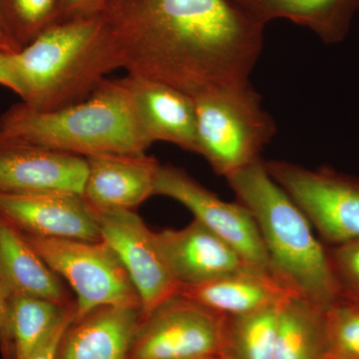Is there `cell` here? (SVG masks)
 I'll use <instances>...</instances> for the list:
<instances>
[{
    "mask_svg": "<svg viewBox=\"0 0 359 359\" xmlns=\"http://www.w3.org/2000/svg\"><path fill=\"white\" fill-rule=\"evenodd\" d=\"M280 304L245 316H226L223 354L230 359H275Z\"/></svg>",
    "mask_w": 359,
    "mask_h": 359,
    "instance_id": "obj_22",
    "label": "cell"
},
{
    "mask_svg": "<svg viewBox=\"0 0 359 359\" xmlns=\"http://www.w3.org/2000/svg\"><path fill=\"white\" fill-rule=\"evenodd\" d=\"M195 101L198 154L224 178L259 159L276 126L252 85L205 92Z\"/></svg>",
    "mask_w": 359,
    "mask_h": 359,
    "instance_id": "obj_5",
    "label": "cell"
},
{
    "mask_svg": "<svg viewBox=\"0 0 359 359\" xmlns=\"http://www.w3.org/2000/svg\"><path fill=\"white\" fill-rule=\"evenodd\" d=\"M226 316L176 294L141 318L129 359H216L224 349Z\"/></svg>",
    "mask_w": 359,
    "mask_h": 359,
    "instance_id": "obj_7",
    "label": "cell"
},
{
    "mask_svg": "<svg viewBox=\"0 0 359 359\" xmlns=\"http://www.w3.org/2000/svg\"><path fill=\"white\" fill-rule=\"evenodd\" d=\"M82 197L96 211L134 210L155 195L160 164L146 154H106L86 158Z\"/></svg>",
    "mask_w": 359,
    "mask_h": 359,
    "instance_id": "obj_14",
    "label": "cell"
},
{
    "mask_svg": "<svg viewBox=\"0 0 359 359\" xmlns=\"http://www.w3.org/2000/svg\"><path fill=\"white\" fill-rule=\"evenodd\" d=\"M0 273L11 294H25L75 306L62 278L49 268L25 233L0 217Z\"/></svg>",
    "mask_w": 359,
    "mask_h": 359,
    "instance_id": "obj_18",
    "label": "cell"
},
{
    "mask_svg": "<svg viewBox=\"0 0 359 359\" xmlns=\"http://www.w3.org/2000/svg\"><path fill=\"white\" fill-rule=\"evenodd\" d=\"M264 25L287 20L309 28L325 43L342 41L349 32L359 0H235Z\"/></svg>",
    "mask_w": 359,
    "mask_h": 359,
    "instance_id": "obj_19",
    "label": "cell"
},
{
    "mask_svg": "<svg viewBox=\"0 0 359 359\" xmlns=\"http://www.w3.org/2000/svg\"><path fill=\"white\" fill-rule=\"evenodd\" d=\"M11 292L0 273V353L2 359H14L13 334L9 318Z\"/></svg>",
    "mask_w": 359,
    "mask_h": 359,
    "instance_id": "obj_26",
    "label": "cell"
},
{
    "mask_svg": "<svg viewBox=\"0 0 359 359\" xmlns=\"http://www.w3.org/2000/svg\"><path fill=\"white\" fill-rule=\"evenodd\" d=\"M327 254L340 299L359 304V240L330 245Z\"/></svg>",
    "mask_w": 359,
    "mask_h": 359,
    "instance_id": "obj_25",
    "label": "cell"
},
{
    "mask_svg": "<svg viewBox=\"0 0 359 359\" xmlns=\"http://www.w3.org/2000/svg\"><path fill=\"white\" fill-rule=\"evenodd\" d=\"M222 359H230V358H229L228 356L224 355V354H223V355H222Z\"/></svg>",
    "mask_w": 359,
    "mask_h": 359,
    "instance_id": "obj_32",
    "label": "cell"
},
{
    "mask_svg": "<svg viewBox=\"0 0 359 359\" xmlns=\"http://www.w3.org/2000/svg\"><path fill=\"white\" fill-rule=\"evenodd\" d=\"M9 55L11 54L0 52V85L13 90L15 93V84H14L13 75H11Z\"/></svg>",
    "mask_w": 359,
    "mask_h": 359,
    "instance_id": "obj_29",
    "label": "cell"
},
{
    "mask_svg": "<svg viewBox=\"0 0 359 359\" xmlns=\"http://www.w3.org/2000/svg\"><path fill=\"white\" fill-rule=\"evenodd\" d=\"M86 158L0 137V193L83 194Z\"/></svg>",
    "mask_w": 359,
    "mask_h": 359,
    "instance_id": "obj_11",
    "label": "cell"
},
{
    "mask_svg": "<svg viewBox=\"0 0 359 359\" xmlns=\"http://www.w3.org/2000/svg\"><path fill=\"white\" fill-rule=\"evenodd\" d=\"M141 320V306H105L72 321L55 359H129Z\"/></svg>",
    "mask_w": 359,
    "mask_h": 359,
    "instance_id": "obj_17",
    "label": "cell"
},
{
    "mask_svg": "<svg viewBox=\"0 0 359 359\" xmlns=\"http://www.w3.org/2000/svg\"><path fill=\"white\" fill-rule=\"evenodd\" d=\"M70 308L25 294H11L9 318L13 334L14 359H29L48 339Z\"/></svg>",
    "mask_w": 359,
    "mask_h": 359,
    "instance_id": "obj_21",
    "label": "cell"
},
{
    "mask_svg": "<svg viewBox=\"0 0 359 359\" xmlns=\"http://www.w3.org/2000/svg\"><path fill=\"white\" fill-rule=\"evenodd\" d=\"M101 238L114 250L133 283L141 302V318L174 295L180 285L150 231L134 210L96 211Z\"/></svg>",
    "mask_w": 359,
    "mask_h": 359,
    "instance_id": "obj_10",
    "label": "cell"
},
{
    "mask_svg": "<svg viewBox=\"0 0 359 359\" xmlns=\"http://www.w3.org/2000/svg\"><path fill=\"white\" fill-rule=\"evenodd\" d=\"M328 351L325 309L297 292L285 299L278 311L275 359H325Z\"/></svg>",
    "mask_w": 359,
    "mask_h": 359,
    "instance_id": "obj_20",
    "label": "cell"
},
{
    "mask_svg": "<svg viewBox=\"0 0 359 359\" xmlns=\"http://www.w3.org/2000/svg\"><path fill=\"white\" fill-rule=\"evenodd\" d=\"M266 167L328 245L359 240V179L287 161H269Z\"/></svg>",
    "mask_w": 359,
    "mask_h": 359,
    "instance_id": "obj_8",
    "label": "cell"
},
{
    "mask_svg": "<svg viewBox=\"0 0 359 359\" xmlns=\"http://www.w3.org/2000/svg\"><path fill=\"white\" fill-rule=\"evenodd\" d=\"M325 359H356L353 358H349V356L341 355V354L332 353V351H328L327 358Z\"/></svg>",
    "mask_w": 359,
    "mask_h": 359,
    "instance_id": "obj_31",
    "label": "cell"
},
{
    "mask_svg": "<svg viewBox=\"0 0 359 359\" xmlns=\"http://www.w3.org/2000/svg\"><path fill=\"white\" fill-rule=\"evenodd\" d=\"M330 351L359 359V304L339 299L325 309Z\"/></svg>",
    "mask_w": 359,
    "mask_h": 359,
    "instance_id": "obj_24",
    "label": "cell"
},
{
    "mask_svg": "<svg viewBox=\"0 0 359 359\" xmlns=\"http://www.w3.org/2000/svg\"><path fill=\"white\" fill-rule=\"evenodd\" d=\"M137 117L149 144L164 141L198 154L197 118L193 97L169 85L130 76Z\"/></svg>",
    "mask_w": 359,
    "mask_h": 359,
    "instance_id": "obj_16",
    "label": "cell"
},
{
    "mask_svg": "<svg viewBox=\"0 0 359 359\" xmlns=\"http://www.w3.org/2000/svg\"><path fill=\"white\" fill-rule=\"evenodd\" d=\"M0 20L21 50L60 22L61 0H0Z\"/></svg>",
    "mask_w": 359,
    "mask_h": 359,
    "instance_id": "obj_23",
    "label": "cell"
},
{
    "mask_svg": "<svg viewBox=\"0 0 359 359\" xmlns=\"http://www.w3.org/2000/svg\"><path fill=\"white\" fill-rule=\"evenodd\" d=\"M15 93L28 107L56 111L92 95L121 59L100 14L60 21L9 55Z\"/></svg>",
    "mask_w": 359,
    "mask_h": 359,
    "instance_id": "obj_2",
    "label": "cell"
},
{
    "mask_svg": "<svg viewBox=\"0 0 359 359\" xmlns=\"http://www.w3.org/2000/svg\"><path fill=\"white\" fill-rule=\"evenodd\" d=\"M18 51H20V47L11 39V35L4 27V23L0 20V52L11 54Z\"/></svg>",
    "mask_w": 359,
    "mask_h": 359,
    "instance_id": "obj_30",
    "label": "cell"
},
{
    "mask_svg": "<svg viewBox=\"0 0 359 359\" xmlns=\"http://www.w3.org/2000/svg\"><path fill=\"white\" fill-rule=\"evenodd\" d=\"M154 237L180 287L210 282L248 264L231 245L195 219L182 230L154 231Z\"/></svg>",
    "mask_w": 359,
    "mask_h": 359,
    "instance_id": "obj_13",
    "label": "cell"
},
{
    "mask_svg": "<svg viewBox=\"0 0 359 359\" xmlns=\"http://www.w3.org/2000/svg\"><path fill=\"white\" fill-rule=\"evenodd\" d=\"M0 217L32 237L102 241L96 212L79 194L0 193Z\"/></svg>",
    "mask_w": 359,
    "mask_h": 359,
    "instance_id": "obj_12",
    "label": "cell"
},
{
    "mask_svg": "<svg viewBox=\"0 0 359 359\" xmlns=\"http://www.w3.org/2000/svg\"><path fill=\"white\" fill-rule=\"evenodd\" d=\"M106 0H61V20L97 15Z\"/></svg>",
    "mask_w": 359,
    "mask_h": 359,
    "instance_id": "obj_27",
    "label": "cell"
},
{
    "mask_svg": "<svg viewBox=\"0 0 359 359\" xmlns=\"http://www.w3.org/2000/svg\"><path fill=\"white\" fill-rule=\"evenodd\" d=\"M0 137L83 158L143 155L151 146L139 124L127 76L105 78L86 100L62 109L14 105L0 117Z\"/></svg>",
    "mask_w": 359,
    "mask_h": 359,
    "instance_id": "obj_3",
    "label": "cell"
},
{
    "mask_svg": "<svg viewBox=\"0 0 359 359\" xmlns=\"http://www.w3.org/2000/svg\"><path fill=\"white\" fill-rule=\"evenodd\" d=\"M25 236L49 268L74 290L73 321L101 306H141L126 269L107 243Z\"/></svg>",
    "mask_w": 359,
    "mask_h": 359,
    "instance_id": "obj_6",
    "label": "cell"
},
{
    "mask_svg": "<svg viewBox=\"0 0 359 359\" xmlns=\"http://www.w3.org/2000/svg\"><path fill=\"white\" fill-rule=\"evenodd\" d=\"M74 311H70L65 316V320L59 323L55 330L49 335L48 339L45 340L42 346L29 359H55L59 342H60L61 337L65 334L66 328L69 327L70 323L73 321Z\"/></svg>",
    "mask_w": 359,
    "mask_h": 359,
    "instance_id": "obj_28",
    "label": "cell"
},
{
    "mask_svg": "<svg viewBox=\"0 0 359 359\" xmlns=\"http://www.w3.org/2000/svg\"><path fill=\"white\" fill-rule=\"evenodd\" d=\"M155 195L185 205L195 219L231 245L248 264L273 271L256 222L241 203L224 202L183 169L171 165H160Z\"/></svg>",
    "mask_w": 359,
    "mask_h": 359,
    "instance_id": "obj_9",
    "label": "cell"
},
{
    "mask_svg": "<svg viewBox=\"0 0 359 359\" xmlns=\"http://www.w3.org/2000/svg\"><path fill=\"white\" fill-rule=\"evenodd\" d=\"M216 359H222V356H221V358H216Z\"/></svg>",
    "mask_w": 359,
    "mask_h": 359,
    "instance_id": "obj_33",
    "label": "cell"
},
{
    "mask_svg": "<svg viewBox=\"0 0 359 359\" xmlns=\"http://www.w3.org/2000/svg\"><path fill=\"white\" fill-rule=\"evenodd\" d=\"M121 68L197 97L250 85L264 25L235 0H106Z\"/></svg>",
    "mask_w": 359,
    "mask_h": 359,
    "instance_id": "obj_1",
    "label": "cell"
},
{
    "mask_svg": "<svg viewBox=\"0 0 359 359\" xmlns=\"http://www.w3.org/2000/svg\"><path fill=\"white\" fill-rule=\"evenodd\" d=\"M256 222L273 271L299 294L327 309L340 299L327 248L308 217L278 185L261 158L226 178Z\"/></svg>",
    "mask_w": 359,
    "mask_h": 359,
    "instance_id": "obj_4",
    "label": "cell"
},
{
    "mask_svg": "<svg viewBox=\"0 0 359 359\" xmlns=\"http://www.w3.org/2000/svg\"><path fill=\"white\" fill-rule=\"evenodd\" d=\"M297 292L273 271L250 264L179 290V294L224 316H245L278 306Z\"/></svg>",
    "mask_w": 359,
    "mask_h": 359,
    "instance_id": "obj_15",
    "label": "cell"
}]
</instances>
